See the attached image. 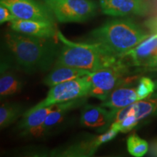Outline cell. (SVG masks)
<instances>
[{"label":"cell","mask_w":157,"mask_h":157,"mask_svg":"<svg viewBox=\"0 0 157 157\" xmlns=\"http://www.w3.org/2000/svg\"><path fill=\"white\" fill-rule=\"evenodd\" d=\"M57 37L63 47L55 66H66L94 72L105 68H124L121 57L115 56L97 42H72L58 31Z\"/></svg>","instance_id":"6da1fadb"},{"label":"cell","mask_w":157,"mask_h":157,"mask_svg":"<svg viewBox=\"0 0 157 157\" xmlns=\"http://www.w3.org/2000/svg\"><path fill=\"white\" fill-rule=\"evenodd\" d=\"M50 39L29 36L13 31L5 36L6 44L17 63L27 72L48 70L58 56L56 43Z\"/></svg>","instance_id":"7a4b0ae2"},{"label":"cell","mask_w":157,"mask_h":157,"mask_svg":"<svg viewBox=\"0 0 157 157\" xmlns=\"http://www.w3.org/2000/svg\"><path fill=\"white\" fill-rule=\"evenodd\" d=\"M92 39L115 56L121 57L149 35L140 25L130 20L108 21L91 32Z\"/></svg>","instance_id":"3957f363"},{"label":"cell","mask_w":157,"mask_h":157,"mask_svg":"<svg viewBox=\"0 0 157 157\" xmlns=\"http://www.w3.org/2000/svg\"><path fill=\"white\" fill-rule=\"evenodd\" d=\"M60 23L84 22L94 16L98 5L93 0H42Z\"/></svg>","instance_id":"277c9868"},{"label":"cell","mask_w":157,"mask_h":157,"mask_svg":"<svg viewBox=\"0 0 157 157\" xmlns=\"http://www.w3.org/2000/svg\"><path fill=\"white\" fill-rule=\"evenodd\" d=\"M90 83L87 76L51 87L46 98L29 110L48 107L89 95Z\"/></svg>","instance_id":"5b68a950"},{"label":"cell","mask_w":157,"mask_h":157,"mask_svg":"<svg viewBox=\"0 0 157 157\" xmlns=\"http://www.w3.org/2000/svg\"><path fill=\"white\" fill-rule=\"evenodd\" d=\"M17 19L55 23L53 14L47 5L36 0H0Z\"/></svg>","instance_id":"8992f818"},{"label":"cell","mask_w":157,"mask_h":157,"mask_svg":"<svg viewBox=\"0 0 157 157\" xmlns=\"http://www.w3.org/2000/svg\"><path fill=\"white\" fill-rule=\"evenodd\" d=\"M124 68H105L91 72L87 76L90 83L89 95L104 101L118 84Z\"/></svg>","instance_id":"52a82bcc"},{"label":"cell","mask_w":157,"mask_h":157,"mask_svg":"<svg viewBox=\"0 0 157 157\" xmlns=\"http://www.w3.org/2000/svg\"><path fill=\"white\" fill-rule=\"evenodd\" d=\"M104 14L111 16L146 15L149 4L146 0H99Z\"/></svg>","instance_id":"ba28073f"},{"label":"cell","mask_w":157,"mask_h":157,"mask_svg":"<svg viewBox=\"0 0 157 157\" xmlns=\"http://www.w3.org/2000/svg\"><path fill=\"white\" fill-rule=\"evenodd\" d=\"M122 57H129L135 66L153 67L157 58V33L144 39Z\"/></svg>","instance_id":"9c48e42d"},{"label":"cell","mask_w":157,"mask_h":157,"mask_svg":"<svg viewBox=\"0 0 157 157\" xmlns=\"http://www.w3.org/2000/svg\"><path fill=\"white\" fill-rule=\"evenodd\" d=\"M10 28L16 32L39 38L52 39L58 34L55 23L46 21L15 19L10 22Z\"/></svg>","instance_id":"30bf717a"},{"label":"cell","mask_w":157,"mask_h":157,"mask_svg":"<svg viewBox=\"0 0 157 157\" xmlns=\"http://www.w3.org/2000/svg\"><path fill=\"white\" fill-rule=\"evenodd\" d=\"M55 105L39 108L35 110H28L23 113V118L19 124V128L25 134L33 135H42V125Z\"/></svg>","instance_id":"8fae6325"},{"label":"cell","mask_w":157,"mask_h":157,"mask_svg":"<svg viewBox=\"0 0 157 157\" xmlns=\"http://www.w3.org/2000/svg\"><path fill=\"white\" fill-rule=\"evenodd\" d=\"M80 122L84 127L99 128L112 123L111 111L103 106L87 105L82 111Z\"/></svg>","instance_id":"7c38bea8"},{"label":"cell","mask_w":157,"mask_h":157,"mask_svg":"<svg viewBox=\"0 0 157 157\" xmlns=\"http://www.w3.org/2000/svg\"><path fill=\"white\" fill-rule=\"evenodd\" d=\"M90 73L91 72L88 71L70 66H55L53 69L44 78V84L49 87H52L63 82L88 76Z\"/></svg>","instance_id":"4fadbf2b"},{"label":"cell","mask_w":157,"mask_h":157,"mask_svg":"<svg viewBox=\"0 0 157 157\" xmlns=\"http://www.w3.org/2000/svg\"><path fill=\"white\" fill-rule=\"evenodd\" d=\"M138 101L136 90L133 88L120 87L110 94L106 100L101 104V106L111 110H119Z\"/></svg>","instance_id":"5bb4252c"},{"label":"cell","mask_w":157,"mask_h":157,"mask_svg":"<svg viewBox=\"0 0 157 157\" xmlns=\"http://www.w3.org/2000/svg\"><path fill=\"white\" fill-rule=\"evenodd\" d=\"M86 100L84 98H77L64 103H58L55 105L53 109L50 111L44 124L42 125V135L50 130V129L53 128L56 125H58L63 119L64 116L70 110L74 108L79 106L85 102Z\"/></svg>","instance_id":"9a60e30c"},{"label":"cell","mask_w":157,"mask_h":157,"mask_svg":"<svg viewBox=\"0 0 157 157\" xmlns=\"http://www.w3.org/2000/svg\"><path fill=\"white\" fill-rule=\"evenodd\" d=\"M21 80L11 72L2 73L0 78V95L1 98L13 95L21 90Z\"/></svg>","instance_id":"2e32d148"},{"label":"cell","mask_w":157,"mask_h":157,"mask_svg":"<svg viewBox=\"0 0 157 157\" xmlns=\"http://www.w3.org/2000/svg\"><path fill=\"white\" fill-rule=\"evenodd\" d=\"M23 108L16 103H5L0 108V127L1 129L8 127L19 118Z\"/></svg>","instance_id":"e0dca14e"},{"label":"cell","mask_w":157,"mask_h":157,"mask_svg":"<svg viewBox=\"0 0 157 157\" xmlns=\"http://www.w3.org/2000/svg\"><path fill=\"white\" fill-rule=\"evenodd\" d=\"M133 113L139 121L149 117L157 109V99L140 100L132 104Z\"/></svg>","instance_id":"ac0fdd59"},{"label":"cell","mask_w":157,"mask_h":157,"mask_svg":"<svg viewBox=\"0 0 157 157\" xmlns=\"http://www.w3.org/2000/svg\"><path fill=\"white\" fill-rule=\"evenodd\" d=\"M127 146L128 152L135 157L143 156L149 149L148 143L135 134L128 137L127 140Z\"/></svg>","instance_id":"d6986e66"},{"label":"cell","mask_w":157,"mask_h":157,"mask_svg":"<svg viewBox=\"0 0 157 157\" xmlns=\"http://www.w3.org/2000/svg\"><path fill=\"white\" fill-rule=\"evenodd\" d=\"M136 93L138 101L146 99L155 90V83L148 77H142L136 87Z\"/></svg>","instance_id":"ffe728a7"},{"label":"cell","mask_w":157,"mask_h":157,"mask_svg":"<svg viewBox=\"0 0 157 157\" xmlns=\"http://www.w3.org/2000/svg\"><path fill=\"white\" fill-rule=\"evenodd\" d=\"M138 122L139 120L137 119L136 116L135 114H129L126 118H124L122 121H119V122H113L111 124L117 127L120 132H127L132 130Z\"/></svg>","instance_id":"44dd1931"},{"label":"cell","mask_w":157,"mask_h":157,"mask_svg":"<svg viewBox=\"0 0 157 157\" xmlns=\"http://www.w3.org/2000/svg\"><path fill=\"white\" fill-rule=\"evenodd\" d=\"M120 132L119 129L117 128V127L114 125L111 124L110 126V129L109 131H107L106 132L103 133V135L98 136L95 140V144L97 148H98L100 146L104 144V143L109 142L111 140H113V138H115L116 136L118 135V133Z\"/></svg>","instance_id":"7402d4cb"},{"label":"cell","mask_w":157,"mask_h":157,"mask_svg":"<svg viewBox=\"0 0 157 157\" xmlns=\"http://www.w3.org/2000/svg\"><path fill=\"white\" fill-rule=\"evenodd\" d=\"M15 19L17 18L12 13V12L9 9L5 6L1 5V7H0V23L1 24L7 22V21L11 22Z\"/></svg>","instance_id":"603a6c76"},{"label":"cell","mask_w":157,"mask_h":157,"mask_svg":"<svg viewBox=\"0 0 157 157\" xmlns=\"http://www.w3.org/2000/svg\"><path fill=\"white\" fill-rule=\"evenodd\" d=\"M149 153L151 156H157V139L154 140L151 143L150 148H149Z\"/></svg>","instance_id":"cb8c5ba5"},{"label":"cell","mask_w":157,"mask_h":157,"mask_svg":"<svg viewBox=\"0 0 157 157\" xmlns=\"http://www.w3.org/2000/svg\"><path fill=\"white\" fill-rule=\"evenodd\" d=\"M153 67H157V58H156V61H155V63H154V66H153Z\"/></svg>","instance_id":"d4e9b609"}]
</instances>
